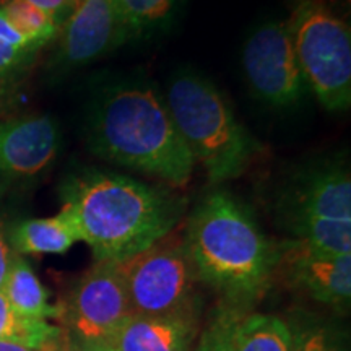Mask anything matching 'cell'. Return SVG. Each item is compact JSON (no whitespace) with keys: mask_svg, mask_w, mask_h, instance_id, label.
<instances>
[{"mask_svg":"<svg viewBox=\"0 0 351 351\" xmlns=\"http://www.w3.org/2000/svg\"><path fill=\"white\" fill-rule=\"evenodd\" d=\"M186 200L127 176L90 171L64 189L69 210L95 261L125 262L173 232Z\"/></svg>","mask_w":351,"mask_h":351,"instance_id":"1","label":"cell"},{"mask_svg":"<svg viewBox=\"0 0 351 351\" xmlns=\"http://www.w3.org/2000/svg\"><path fill=\"white\" fill-rule=\"evenodd\" d=\"M86 135L91 150L104 161L173 189L191 182L194 156L152 88L124 86L108 93L91 114Z\"/></svg>","mask_w":351,"mask_h":351,"instance_id":"2","label":"cell"},{"mask_svg":"<svg viewBox=\"0 0 351 351\" xmlns=\"http://www.w3.org/2000/svg\"><path fill=\"white\" fill-rule=\"evenodd\" d=\"M184 244L199 282L217 289L230 304L256 300L275 274L276 245L251 212L226 192L200 202L189 219Z\"/></svg>","mask_w":351,"mask_h":351,"instance_id":"3","label":"cell"},{"mask_svg":"<svg viewBox=\"0 0 351 351\" xmlns=\"http://www.w3.org/2000/svg\"><path fill=\"white\" fill-rule=\"evenodd\" d=\"M166 108L187 148L212 184L239 178L251 166L261 145L207 78L179 73L169 83Z\"/></svg>","mask_w":351,"mask_h":351,"instance_id":"4","label":"cell"},{"mask_svg":"<svg viewBox=\"0 0 351 351\" xmlns=\"http://www.w3.org/2000/svg\"><path fill=\"white\" fill-rule=\"evenodd\" d=\"M293 46L304 75L328 111H346L351 104V32L324 0H298L287 20Z\"/></svg>","mask_w":351,"mask_h":351,"instance_id":"5","label":"cell"},{"mask_svg":"<svg viewBox=\"0 0 351 351\" xmlns=\"http://www.w3.org/2000/svg\"><path fill=\"white\" fill-rule=\"evenodd\" d=\"M132 315L197 313L194 265L182 238L173 232L121 262Z\"/></svg>","mask_w":351,"mask_h":351,"instance_id":"6","label":"cell"},{"mask_svg":"<svg viewBox=\"0 0 351 351\" xmlns=\"http://www.w3.org/2000/svg\"><path fill=\"white\" fill-rule=\"evenodd\" d=\"M243 69L254 95L275 108L300 103L307 85L287 21H267L244 44Z\"/></svg>","mask_w":351,"mask_h":351,"instance_id":"7","label":"cell"},{"mask_svg":"<svg viewBox=\"0 0 351 351\" xmlns=\"http://www.w3.org/2000/svg\"><path fill=\"white\" fill-rule=\"evenodd\" d=\"M129 315L121 263L111 261L95 262L72 289L69 304L62 307V317L82 343L106 341Z\"/></svg>","mask_w":351,"mask_h":351,"instance_id":"8","label":"cell"},{"mask_svg":"<svg viewBox=\"0 0 351 351\" xmlns=\"http://www.w3.org/2000/svg\"><path fill=\"white\" fill-rule=\"evenodd\" d=\"M275 271L293 288L326 306H345L351 298V256H330L293 239L276 247Z\"/></svg>","mask_w":351,"mask_h":351,"instance_id":"9","label":"cell"},{"mask_svg":"<svg viewBox=\"0 0 351 351\" xmlns=\"http://www.w3.org/2000/svg\"><path fill=\"white\" fill-rule=\"evenodd\" d=\"M59 143V129L51 116L0 119V179L36 178L56 160Z\"/></svg>","mask_w":351,"mask_h":351,"instance_id":"10","label":"cell"},{"mask_svg":"<svg viewBox=\"0 0 351 351\" xmlns=\"http://www.w3.org/2000/svg\"><path fill=\"white\" fill-rule=\"evenodd\" d=\"M59 34V59L67 65L91 62L125 38L116 0H77Z\"/></svg>","mask_w":351,"mask_h":351,"instance_id":"11","label":"cell"},{"mask_svg":"<svg viewBox=\"0 0 351 351\" xmlns=\"http://www.w3.org/2000/svg\"><path fill=\"white\" fill-rule=\"evenodd\" d=\"M287 219L322 218L351 221V178L343 165H324L301 176L288 191Z\"/></svg>","mask_w":351,"mask_h":351,"instance_id":"12","label":"cell"},{"mask_svg":"<svg viewBox=\"0 0 351 351\" xmlns=\"http://www.w3.org/2000/svg\"><path fill=\"white\" fill-rule=\"evenodd\" d=\"M197 333L195 313L129 315L106 343L114 351H191Z\"/></svg>","mask_w":351,"mask_h":351,"instance_id":"13","label":"cell"},{"mask_svg":"<svg viewBox=\"0 0 351 351\" xmlns=\"http://www.w3.org/2000/svg\"><path fill=\"white\" fill-rule=\"evenodd\" d=\"M78 241H82L80 232L72 215L64 207L56 217L34 218L19 223L8 238L16 256L65 254Z\"/></svg>","mask_w":351,"mask_h":351,"instance_id":"14","label":"cell"},{"mask_svg":"<svg viewBox=\"0 0 351 351\" xmlns=\"http://www.w3.org/2000/svg\"><path fill=\"white\" fill-rule=\"evenodd\" d=\"M2 293L13 309L25 317L39 320L62 317V307L51 304L49 293L39 282L32 265L16 254L12 261Z\"/></svg>","mask_w":351,"mask_h":351,"instance_id":"15","label":"cell"},{"mask_svg":"<svg viewBox=\"0 0 351 351\" xmlns=\"http://www.w3.org/2000/svg\"><path fill=\"white\" fill-rule=\"evenodd\" d=\"M289 343L288 324L270 314L239 317L232 332V351H289Z\"/></svg>","mask_w":351,"mask_h":351,"instance_id":"16","label":"cell"},{"mask_svg":"<svg viewBox=\"0 0 351 351\" xmlns=\"http://www.w3.org/2000/svg\"><path fill=\"white\" fill-rule=\"evenodd\" d=\"M288 324L289 351H350L348 333L339 324L313 314H300Z\"/></svg>","mask_w":351,"mask_h":351,"instance_id":"17","label":"cell"},{"mask_svg":"<svg viewBox=\"0 0 351 351\" xmlns=\"http://www.w3.org/2000/svg\"><path fill=\"white\" fill-rule=\"evenodd\" d=\"M289 230L295 239L330 256H351V221L322 218H289Z\"/></svg>","mask_w":351,"mask_h":351,"instance_id":"18","label":"cell"},{"mask_svg":"<svg viewBox=\"0 0 351 351\" xmlns=\"http://www.w3.org/2000/svg\"><path fill=\"white\" fill-rule=\"evenodd\" d=\"M62 339V330L47 320L25 317L16 313L0 289V341L46 348Z\"/></svg>","mask_w":351,"mask_h":351,"instance_id":"19","label":"cell"},{"mask_svg":"<svg viewBox=\"0 0 351 351\" xmlns=\"http://www.w3.org/2000/svg\"><path fill=\"white\" fill-rule=\"evenodd\" d=\"M0 12L25 41L39 49L59 34V26L49 15L28 0H3L0 3Z\"/></svg>","mask_w":351,"mask_h":351,"instance_id":"20","label":"cell"},{"mask_svg":"<svg viewBox=\"0 0 351 351\" xmlns=\"http://www.w3.org/2000/svg\"><path fill=\"white\" fill-rule=\"evenodd\" d=\"M176 0H116L122 28L127 34H135L152 28L169 16Z\"/></svg>","mask_w":351,"mask_h":351,"instance_id":"21","label":"cell"},{"mask_svg":"<svg viewBox=\"0 0 351 351\" xmlns=\"http://www.w3.org/2000/svg\"><path fill=\"white\" fill-rule=\"evenodd\" d=\"M238 320V313L228 307L202 333L194 351H232V332Z\"/></svg>","mask_w":351,"mask_h":351,"instance_id":"22","label":"cell"},{"mask_svg":"<svg viewBox=\"0 0 351 351\" xmlns=\"http://www.w3.org/2000/svg\"><path fill=\"white\" fill-rule=\"evenodd\" d=\"M38 52L39 49L34 47H16L0 41V90L19 80L36 59Z\"/></svg>","mask_w":351,"mask_h":351,"instance_id":"23","label":"cell"},{"mask_svg":"<svg viewBox=\"0 0 351 351\" xmlns=\"http://www.w3.org/2000/svg\"><path fill=\"white\" fill-rule=\"evenodd\" d=\"M28 2L49 15V19L59 26V32L77 5V0H28Z\"/></svg>","mask_w":351,"mask_h":351,"instance_id":"24","label":"cell"},{"mask_svg":"<svg viewBox=\"0 0 351 351\" xmlns=\"http://www.w3.org/2000/svg\"><path fill=\"white\" fill-rule=\"evenodd\" d=\"M13 257H15V252H13L12 245L8 243L5 225L0 221V289L3 288L8 271H10Z\"/></svg>","mask_w":351,"mask_h":351,"instance_id":"25","label":"cell"},{"mask_svg":"<svg viewBox=\"0 0 351 351\" xmlns=\"http://www.w3.org/2000/svg\"><path fill=\"white\" fill-rule=\"evenodd\" d=\"M0 41L8 43L16 47H34V49H39V47L33 46V44H29L28 41H25V39L12 28V25L8 23L5 16L2 15V12H0Z\"/></svg>","mask_w":351,"mask_h":351,"instance_id":"26","label":"cell"},{"mask_svg":"<svg viewBox=\"0 0 351 351\" xmlns=\"http://www.w3.org/2000/svg\"><path fill=\"white\" fill-rule=\"evenodd\" d=\"M46 348H32V346L12 343V341H0V351H46Z\"/></svg>","mask_w":351,"mask_h":351,"instance_id":"27","label":"cell"},{"mask_svg":"<svg viewBox=\"0 0 351 351\" xmlns=\"http://www.w3.org/2000/svg\"><path fill=\"white\" fill-rule=\"evenodd\" d=\"M78 345H80L82 351H114L106 341H91V343H82V341H78Z\"/></svg>","mask_w":351,"mask_h":351,"instance_id":"28","label":"cell"},{"mask_svg":"<svg viewBox=\"0 0 351 351\" xmlns=\"http://www.w3.org/2000/svg\"><path fill=\"white\" fill-rule=\"evenodd\" d=\"M65 346H67V339H65V335H64L62 340H59L54 345L47 346L46 351H65Z\"/></svg>","mask_w":351,"mask_h":351,"instance_id":"29","label":"cell"},{"mask_svg":"<svg viewBox=\"0 0 351 351\" xmlns=\"http://www.w3.org/2000/svg\"><path fill=\"white\" fill-rule=\"evenodd\" d=\"M65 351H82V348H80V345H78V341L67 339V346H65Z\"/></svg>","mask_w":351,"mask_h":351,"instance_id":"30","label":"cell"},{"mask_svg":"<svg viewBox=\"0 0 351 351\" xmlns=\"http://www.w3.org/2000/svg\"><path fill=\"white\" fill-rule=\"evenodd\" d=\"M0 192H2V186H0Z\"/></svg>","mask_w":351,"mask_h":351,"instance_id":"31","label":"cell"},{"mask_svg":"<svg viewBox=\"0 0 351 351\" xmlns=\"http://www.w3.org/2000/svg\"><path fill=\"white\" fill-rule=\"evenodd\" d=\"M3 2V0H0V3H2Z\"/></svg>","mask_w":351,"mask_h":351,"instance_id":"32","label":"cell"}]
</instances>
